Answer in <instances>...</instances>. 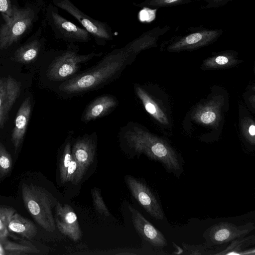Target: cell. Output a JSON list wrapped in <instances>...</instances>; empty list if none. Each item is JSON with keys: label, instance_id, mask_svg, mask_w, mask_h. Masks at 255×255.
<instances>
[{"label": "cell", "instance_id": "obj_1", "mask_svg": "<svg viewBox=\"0 0 255 255\" xmlns=\"http://www.w3.org/2000/svg\"><path fill=\"white\" fill-rule=\"evenodd\" d=\"M147 47V40L141 34L124 46L109 52L89 70L61 83L58 89L64 97L98 89L117 79L137 54Z\"/></svg>", "mask_w": 255, "mask_h": 255}, {"label": "cell", "instance_id": "obj_2", "mask_svg": "<svg viewBox=\"0 0 255 255\" xmlns=\"http://www.w3.org/2000/svg\"><path fill=\"white\" fill-rule=\"evenodd\" d=\"M120 142L136 154H144L159 162L175 175L182 171V163L176 151L165 141L149 132L141 125L129 122L119 132Z\"/></svg>", "mask_w": 255, "mask_h": 255}, {"label": "cell", "instance_id": "obj_3", "mask_svg": "<svg viewBox=\"0 0 255 255\" xmlns=\"http://www.w3.org/2000/svg\"><path fill=\"white\" fill-rule=\"evenodd\" d=\"M24 204L35 221L46 231L53 232L56 225L52 213L54 204L52 196L44 188L24 183L21 187Z\"/></svg>", "mask_w": 255, "mask_h": 255}, {"label": "cell", "instance_id": "obj_4", "mask_svg": "<svg viewBox=\"0 0 255 255\" xmlns=\"http://www.w3.org/2000/svg\"><path fill=\"white\" fill-rule=\"evenodd\" d=\"M79 51L77 45L69 43L51 62L47 70V77L51 80L62 83L77 74L83 64L102 55V52H94L82 54Z\"/></svg>", "mask_w": 255, "mask_h": 255}, {"label": "cell", "instance_id": "obj_5", "mask_svg": "<svg viewBox=\"0 0 255 255\" xmlns=\"http://www.w3.org/2000/svg\"><path fill=\"white\" fill-rule=\"evenodd\" d=\"M223 32L221 28L191 27L168 40L166 49L169 52H179L201 48L215 42Z\"/></svg>", "mask_w": 255, "mask_h": 255}, {"label": "cell", "instance_id": "obj_6", "mask_svg": "<svg viewBox=\"0 0 255 255\" xmlns=\"http://www.w3.org/2000/svg\"><path fill=\"white\" fill-rule=\"evenodd\" d=\"M55 6L75 18L98 45H104L113 39L111 27L108 23L95 19L79 9L70 0H53Z\"/></svg>", "mask_w": 255, "mask_h": 255}, {"label": "cell", "instance_id": "obj_7", "mask_svg": "<svg viewBox=\"0 0 255 255\" xmlns=\"http://www.w3.org/2000/svg\"><path fill=\"white\" fill-rule=\"evenodd\" d=\"M13 15L0 30V49H5L17 42L28 29L34 18V12L30 7L18 8L12 5Z\"/></svg>", "mask_w": 255, "mask_h": 255}, {"label": "cell", "instance_id": "obj_8", "mask_svg": "<svg viewBox=\"0 0 255 255\" xmlns=\"http://www.w3.org/2000/svg\"><path fill=\"white\" fill-rule=\"evenodd\" d=\"M255 228L253 223L237 226L228 222H221L207 229L203 235L204 245L209 248L219 246L245 237Z\"/></svg>", "mask_w": 255, "mask_h": 255}, {"label": "cell", "instance_id": "obj_9", "mask_svg": "<svg viewBox=\"0 0 255 255\" xmlns=\"http://www.w3.org/2000/svg\"><path fill=\"white\" fill-rule=\"evenodd\" d=\"M57 8L50 5L48 10V17L58 38L74 44L88 42L91 40V36L85 29L63 17Z\"/></svg>", "mask_w": 255, "mask_h": 255}, {"label": "cell", "instance_id": "obj_10", "mask_svg": "<svg viewBox=\"0 0 255 255\" xmlns=\"http://www.w3.org/2000/svg\"><path fill=\"white\" fill-rule=\"evenodd\" d=\"M97 134L95 132L85 133L74 139L72 144V154L76 160L78 169L74 184L79 183L86 171L93 164L97 144Z\"/></svg>", "mask_w": 255, "mask_h": 255}, {"label": "cell", "instance_id": "obj_11", "mask_svg": "<svg viewBox=\"0 0 255 255\" xmlns=\"http://www.w3.org/2000/svg\"><path fill=\"white\" fill-rule=\"evenodd\" d=\"M125 180L130 193L142 207L152 217L162 220L164 218L163 210L148 187L130 176H127Z\"/></svg>", "mask_w": 255, "mask_h": 255}, {"label": "cell", "instance_id": "obj_12", "mask_svg": "<svg viewBox=\"0 0 255 255\" xmlns=\"http://www.w3.org/2000/svg\"><path fill=\"white\" fill-rule=\"evenodd\" d=\"M133 226L141 238L151 246L161 249L167 246L164 236L136 209L128 207Z\"/></svg>", "mask_w": 255, "mask_h": 255}, {"label": "cell", "instance_id": "obj_13", "mask_svg": "<svg viewBox=\"0 0 255 255\" xmlns=\"http://www.w3.org/2000/svg\"><path fill=\"white\" fill-rule=\"evenodd\" d=\"M55 222L59 231L74 241L82 237V232L76 213L68 204L55 205Z\"/></svg>", "mask_w": 255, "mask_h": 255}, {"label": "cell", "instance_id": "obj_14", "mask_svg": "<svg viewBox=\"0 0 255 255\" xmlns=\"http://www.w3.org/2000/svg\"><path fill=\"white\" fill-rule=\"evenodd\" d=\"M117 98L110 94L103 95L93 100L85 109L81 121L87 123L110 113L117 107Z\"/></svg>", "mask_w": 255, "mask_h": 255}, {"label": "cell", "instance_id": "obj_15", "mask_svg": "<svg viewBox=\"0 0 255 255\" xmlns=\"http://www.w3.org/2000/svg\"><path fill=\"white\" fill-rule=\"evenodd\" d=\"M194 1H203L202 9L217 8L221 7L233 0H145L140 3H133L140 7H148L156 9L188 3Z\"/></svg>", "mask_w": 255, "mask_h": 255}, {"label": "cell", "instance_id": "obj_16", "mask_svg": "<svg viewBox=\"0 0 255 255\" xmlns=\"http://www.w3.org/2000/svg\"><path fill=\"white\" fill-rule=\"evenodd\" d=\"M31 111L30 100L29 98H27L23 101L17 113L14 127L11 134V140L15 151L17 150L23 140Z\"/></svg>", "mask_w": 255, "mask_h": 255}, {"label": "cell", "instance_id": "obj_17", "mask_svg": "<svg viewBox=\"0 0 255 255\" xmlns=\"http://www.w3.org/2000/svg\"><path fill=\"white\" fill-rule=\"evenodd\" d=\"M134 90L146 111L161 124L168 125V120L164 113L145 90L139 84H135Z\"/></svg>", "mask_w": 255, "mask_h": 255}, {"label": "cell", "instance_id": "obj_18", "mask_svg": "<svg viewBox=\"0 0 255 255\" xmlns=\"http://www.w3.org/2000/svg\"><path fill=\"white\" fill-rule=\"evenodd\" d=\"M8 231L31 240L37 234V229L29 220L15 213L8 225Z\"/></svg>", "mask_w": 255, "mask_h": 255}, {"label": "cell", "instance_id": "obj_19", "mask_svg": "<svg viewBox=\"0 0 255 255\" xmlns=\"http://www.w3.org/2000/svg\"><path fill=\"white\" fill-rule=\"evenodd\" d=\"M255 244V236L252 235L247 238H242L231 242L223 249L220 247L217 255H255V249H245Z\"/></svg>", "mask_w": 255, "mask_h": 255}, {"label": "cell", "instance_id": "obj_20", "mask_svg": "<svg viewBox=\"0 0 255 255\" xmlns=\"http://www.w3.org/2000/svg\"><path fill=\"white\" fill-rule=\"evenodd\" d=\"M41 47V43L38 39L19 48L14 53V59L17 62L28 63L37 56Z\"/></svg>", "mask_w": 255, "mask_h": 255}, {"label": "cell", "instance_id": "obj_21", "mask_svg": "<svg viewBox=\"0 0 255 255\" xmlns=\"http://www.w3.org/2000/svg\"><path fill=\"white\" fill-rule=\"evenodd\" d=\"M219 106L215 102H210L201 107L195 114V119L205 125H213L219 120Z\"/></svg>", "mask_w": 255, "mask_h": 255}, {"label": "cell", "instance_id": "obj_22", "mask_svg": "<svg viewBox=\"0 0 255 255\" xmlns=\"http://www.w3.org/2000/svg\"><path fill=\"white\" fill-rule=\"evenodd\" d=\"M73 139L69 135L64 143V146L59 163L60 177L62 184L66 183L68 168L73 157L72 154V144Z\"/></svg>", "mask_w": 255, "mask_h": 255}, {"label": "cell", "instance_id": "obj_23", "mask_svg": "<svg viewBox=\"0 0 255 255\" xmlns=\"http://www.w3.org/2000/svg\"><path fill=\"white\" fill-rule=\"evenodd\" d=\"M6 89V110L8 114L20 92L17 82L11 77L4 79Z\"/></svg>", "mask_w": 255, "mask_h": 255}, {"label": "cell", "instance_id": "obj_24", "mask_svg": "<svg viewBox=\"0 0 255 255\" xmlns=\"http://www.w3.org/2000/svg\"><path fill=\"white\" fill-rule=\"evenodd\" d=\"M234 54L231 52H225L215 55L207 59L204 64L209 68H216L229 65L235 62Z\"/></svg>", "mask_w": 255, "mask_h": 255}, {"label": "cell", "instance_id": "obj_25", "mask_svg": "<svg viewBox=\"0 0 255 255\" xmlns=\"http://www.w3.org/2000/svg\"><path fill=\"white\" fill-rule=\"evenodd\" d=\"M15 210L10 207L0 206V237L8 233V225Z\"/></svg>", "mask_w": 255, "mask_h": 255}, {"label": "cell", "instance_id": "obj_26", "mask_svg": "<svg viewBox=\"0 0 255 255\" xmlns=\"http://www.w3.org/2000/svg\"><path fill=\"white\" fill-rule=\"evenodd\" d=\"M6 89L4 79L0 77V128H2L8 114L6 110Z\"/></svg>", "mask_w": 255, "mask_h": 255}, {"label": "cell", "instance_id": "obj_27", "mask_svg": "<svg viewBox=\"0 0 255 255\" xmlns=\"http://www.w3.org/2000/svg\"><path fill=\"white\" fill-rule=\"evenodd\" d=\"M12 160L10 155L0 142V175H5L11 170Z\"/></svg>", "mask_w": 255, "mask_h": 255}, {"label": "cell", "instance_id": "obj_28", "mask_svg": "<svg viewBox=\"0 0 255 255\" xmlns=\"http://www.w3.org/2000/svg\"><path fill=\"white\" fill-rule=\"evenodd\" d=\"M93 204L95 209L100 214L106 217H110V212L104 202L100 191L95 188L92 192Z\"/></svg>", "mask_w": 255, "mask_h": 255}, {"label": "cell", "instance_id": "obj_29", "mask_svg": "<svg viewBox=\"0 0 255 255\" xmlns=\"http://www.w3.org/2000/svg\"><path fill=\"white\" fill-rule=\"evenodd\" d=\"M4 248L6 251L10 252L11 254L37 253L39 252V251L35 247H32V246H27L18 244H6Z\"/></svg>", "mask_w": 255, "mask_h": 255}, {"label": "cell", "instance_id": "obj_30", "mask_svg": "<svg viewBox=\"0 0 255 255\" xmlns=\"http://www.w3.org/2000/svg\"><path fill=\"white\" fill-rule=\"evenodd\" d=\"M0 12L5 22H9L13 15L12 5L10 0H0Z\"/></svg>", "mask_w": 255, "mask_h": 255}]
</instances>
